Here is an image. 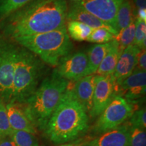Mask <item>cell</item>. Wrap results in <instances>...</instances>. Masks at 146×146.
Segmentation results:
<instances>
[{"instance_id":"6da1fadb","label":"cell","mask_w":146,"mask_h":146,"mask_svg":"<svg viewBox=\"0 0 146 146\" xmlns=\"http://www.w3.org/2000/svg\"><path fill=\"white\" fill-rule=\"evenodd\" d=\"M66 0H33L0 21L3 34L12 39L52 31L65 26Z\"/></svg>"},{"instance_id":"7a4b0ae2","label":"cell","mask_w":146,"mask_h":146,"mask_svg":"<svg viewBox=\"0 0 146 146\" xmlns=\"http://www.w3.org/2000/svg\"><path fill=\"white\" fill-rule=\"evenodd\" d=\"M89 114L68 84L43 133L51 142L60 145L85 136L89 130Z\"/></svg>"},{"instance_id":"3957f363","label":"cell","mask_w":146,"mask_h":146,"mask_svg":"<svg viewBox=\"0 0 146 146\" xmlns=\"http://www.w3.org/2000/svg\"><path fill=\"white\" fill-rule=\"evenodd\" d=\"M68 84V81L60 77L54 70L41 82L32 96L21 104L38 131L43 132Z\"/></svg>"},{"instance_id":"277c9868","label":"cell","mask_w":146,"mask_h":146,"mask_svg":"<svg viewBox=\"0 0 146 146\" xmlns=\"http://www.w3.org/2000/svg\"><path fill=\"white\" fill-rule=\"evenodd\" d=\"M21 46L35 54L45 64L56 67L60 60L71 54L73 44L66 26L43 33L14 39Z\"/></svg>"},{"instance_id":"5b68a950","label":"cell","mask_w":146,"mask_h":146,"mask_svg":"<svg viewBox=\"0 0 146 146\" xmlns=\"http://www.w3.org/2000/svg\"><path fill=\"white\" fill-rule=\"evenodd\" d=\"M45 71V64L33 53L18 47L13 92L10 102L23 104L35 91Z\"/></svg>"},{"instance_id":"8992f818","label":"cell","mask_w":146,"mask_h":146,"mask_svg":"<svg viewBox=\"0 0 146 146\" xmlns=\"http://www.w3.org/2000/svg\"><path fill=\"white\" fill-rule=\"evenodd\" d=\"M135 111L134 104L116 95L91 129L93 135H99L116 129L127 121Z\"/></svg>"},{"instance_id":"52a82bcc","label":"cell","mask_w":146,"mask_h":146,"mask_svg":"<svg viewBox=\"0 0 146 146\" xmlns=\"http://www.w3.org/2000/svg\"><path fill=\"white\" fill-rule=\"evenodd\" d=\"M18 47L10 41L0 40V100L5 104L12 100Z\"/></svg>"},{"instance_id":"ba28073f","label":"cell","mask_w":146,"mask_h":146,"mask_svg":"<svg viewBox=\"0 0 146 146\" xmlns=\"http://www.w3.org/2000/svg\"><path fill=\"white\" fill-rule=\"evenodd\" d=\"M116 86V80L113 74L96 75L92 108L89 116L95 118L102 114L117 95Z\"/></svg>"},{"instance_id":"9c48e42d","label":"cell","mask_w":146,"mask_h":146,"mask_svg":"<svg viewBox=\"0 0 146 146\" xmlns=\"http://www.w3.org/2000/svg\"><path fill=\"white\" fill-rule=\"evenodd\" d=\"M54 71L68 82H76L89 75L87 54L78 52L68 54L60 60Z\"/></svg>"},{"instance_id":"30bf717a","label":"cell","mask_w":146,"mask_h":146,"mask_svg":"<svg viewBox=\"0 0 146 146\" xmlns=\"http://www.w3.org/2000/svg\"><path fill=\"white\" fill-rule=\"evenodd\" d=\"M125 1L126 0H79L74 2L116 31V14L120 5Z\"/></svg>"},{"instance_id":"8fae6325","label":"cell","mask_w":146,"mask_h":146,"mask_svg":"<svg viewBox=\"0 0 146 146\" xmlns=\"http://www.w3.org/2000/svg\"><path fill=\"white\" fill-rule=\"evenodd\" d=\"M116 91L124 94L125 99L134 104L145 96V71L134 70L132 74L116 86Z\"/></svg>"},{"instance_id":"7c38bea8","label":"cell","mask_w":146,"mask_h":146,"mask_svg":"<svg viewBox=\"0 0 146 146\" xmlns=\"http://www.w3.org/2000/svg\"><path fill=\"white\" fill-rule=\"evenodd\" d=\"M130 125H122L91 138L86 146H130Z\"/></svg>"},{"instance_id":"4fadbf2b","label":"cell","mask_w":146,"mask_h":146,"mask_svg":"<svg viewBox=\"0 0 146 146\" xmlns=\"http://www.w3.org/2000/svg\"><path fill=\"white\" fill-rule=\"evenodd\" d=\"M140 49L135 45L127 47L120 54L113 73L116 85H120L125 78L130 76L135 68L137 60Z\"/></svg>"},{"instance_id":"5bb4252c","label":"cell","mask_w":146,"mask_h":146,"mask_svg":"<svg viewBox=\"0 0 146 146\" xmlns=\"http://www.w3.org/2000/svg\"><path fill=\"white\" fill-rule=\"evenodd\" d=\"M10 127L12 130L23 131L36 135L37 129L33 125L23 106L19 104L9 102L5 104Z\"/></svg>"},{"instance_id":"9a60e30c","label":"cell","mask_w":146,"mask_h":146,"mask_svg":"<svg viewBox=\"0 0 146 146\" xmlns=\"http://www.w3.org/2000/svg\"><path fill=\"white\" fill-rule=\"evenodd\" d=\"M66 20H68V21H74L80 22L93 29H106L112 33L113 35H114L115 36L118 35L116 31L110 26H109L107 23H104L98 18H97L96 16L84 10L81 6L76 4L74 1L71 3L70 8L68 9Z\"/></svg>"},{"instance_id":"2e32d148","label":"cell","mask_w":146,"mask_h":146,"mask_svg":"<svg viewBox=\"0 0 146 146\" xmlns=\"http://www.w3.org/2000/svg\"><path fill=\"white\" fill-rule=\"evenodd\" d=\"M96 74H90L75 82L72 90L76 99L89 114L93 105Z\"/></svg>"},{"instance_id":"e0dca14e","label":"cell","mask_w":146,"mask_h":146,"mask_svg":"<svg viewBox=\"0 0 146 146\" xmlns=\"http://www.w3.org/2000/svg\"><path fill=\"white\" fill-rule=\"evenodd\" d=\"M121 53L118 47V42L115 39H113L111 41V46L109 50L96 71V75L106 76L113 74Z\"/></svg>"},{"instance_id":"ac0fdd59","label":"cell","mask_w":146,"mask_h":146,"mask_svg":"<svg viewBox=\"0 0 146 146\" xmlns=\"http://www.w3.org/2000/svg\"><path fill=\"white\" fill-rule=\"evenodd\" d=\"M111 46V41L104 44H97L91 47L87 52L89 62V72L90 74H96L98 67L107 54Z\"/></svg>"},{"instance_id":"d6986e66","label":"cell","mask_w":146,"mask_h":146,"mask_svg":"<svg viewBox=\"0 0 146 146\" xmlns=\"http://www.w3.org/2000/svg\"><path fill=\"white\" fill-rule=\"evenodd\" d=\"M134 19L132 4L129 0H126L120 5L116 16V31L118 33L130 25Z\"/></svg>"},{"instance_id":"ffe728a7","label":"cell","mask_w":146,"mask_h":146,"mask_svg":"<svg viewBox=\"0 0 146 146\" xmlns=\"http://www.w3.org/2000/svg\"><path fill=\"white\" fill-rule=\"evenodd\" d=\"M67 32L70 37L77 41H86L93 29L78 21H68Z\"/></svg>"},{"instance_id":"44dd1931","label":"cell","mask_w":146,"mask_h":146,"mask_svg":"<svg viewBox=\"0 0 146 146\" xmlns=\"http://www.w3.org/2000/svg\"><path fill=\"white\" fill-rule=\"evenodd\" d=\"M135 20L131 21L130 25L123 30L120 31L114 39L118 43V47L121 52L127 47L133 44L135 38Z\"/></svg>"},{"instance_id":"7402d4cb","label":"cell","mask_w":146,"mask_h":146,"mask_svg":"<svg viewBox=\"0 0 146 146\" xmlns=\"http://www.w3.org/2000/svg\"><path fill=\"white\" fill-rule=\"evenodd\" d=\"M33 0H0V21Z\"/></svg>"},{"instance_id":"603a6c76","label":"cell","mask_w":146,"mask_h":146,"mask_svg":"<svg viewBox=\"0 0 146 146\" xmlns=\"http://www.w3.org/2000/svg\"><path fill=\"white\" fill-rule=\"evenodd\" d=\"M10 136L15 146H39L38 139L32 133L12 130Z\"/></svg>"},{"instance_id":"cb8c5ba5","label":"cell","mask_w":146,"mask_h":146,"mask_svg":"<svg viewBox=\"0 0 146 146\" xmlns=\"http://www.w3.org/2000/svg\"><path fill=\"white\" fill-rule=\"evenodd\" d=\"M115 35L106 29H93L90 35L86 41L98 44H104L112 41L114 39Z\"/></svg>"},{"instance_id":"d4e9b609","label":"cell","mask_w":146,"mask_h":146,"mask_svg":"<svg viewBox=\"0 0 146 146\" xmlns=\"http://www.w3.org/2000/svg\"><path fill=\"white\" fill-rule=\"evenodd\" d=\"M146 22L135 19V31L133 44L140 50H145Z\"/></svg>"},{"instance_id":"484cf974","label":"cell","mask_w":146,"mask_h":146,"mask_svg":"<svg viewBox=\"0 0 146 146\" xmlns=\"http://www.w3.org/2000/svg\"><path fill=\"white\" fill-rule=\"evenodd\" d=\"M12 129L10 127L5 104L0 100V139L10 135Z\"/></svg>"},{"instance_id":"4316f807","label":"cell","mask_w":146,"mask_h":146,"mask_svg":"<svg viewBox=\"0 0 146 146\" xmlns=\"http://www.w3.org/2000/svg\"><path fill=\"white\" fill-rule=\"evenodd\" d=\"M130 146H146L145 130L130 126Z\"/></svg>"},{"instance_id":"83f0119b","label":"cell","mask_w":146,"mask_h":146,"mask_svg":"<svg viewBox=\"0 0 146 146\" xmlns=\"http://www.w3.org/2000/svg\"><path fill=\"white\" fill-rule=\"evenodd\" d=\"M129 125L145 130L146 128V111L145 108L134 111L129 118Z\"/></svg>"},{"instance_id":"f1b7e54d","label":"cell","mask_w":146,"mask_h":146,"mask_svg":"<svg viewBox=\"0 0 146 146\" xmlns=\"http://www.w3.org/2000/svg\"><path fill=\"white\" fill-rule=\"evenodd\" d=\"M135 70H146V52L145 50H141L139 53L137 60V64Z\"/></svg>"},{"instance_id":"f546056e","label":"cell","mask_w":146,"mask_h":146,"mask_svg":"<svg viewBox=\"0 0 146 146\" xmlns=\"http://www.w3.org/2000/svg\"><path fill=\"white\" fill-rule=\"evenodd\" d=\"M91 139V137L84 136L74 141L60 144L59 146H86Z\"/></svg>"},{"instance_id":"4dcf8cb0","label":"cell","mask_w":146,"mask_h":146,"mask_svg":"<svg viewBox=\"0 0 146 146\" xmlns=\"http://www.w3.org/2000/svg\"><path fill=\"white\" fill-rule=\"evenodd\" d=\"M0 146H15L13 140L10 135L0 139Z\"/></svg>"},{"instance_id":"1f68e13d","label":"cell","mask_w":146,"mask_h":146,"mask_svg":"<svg viewBox=\"0 0 146 146\" xmlns=\"http://www.w3.org/2000/svg\"><path fill=\"white\" fill-rule=\"evenodd\" d=\"M136 19L146 22V9H139L136 11Z\"/></svg>"},{"instance_id":"d6a6232c","label":"cell","mask_w":146,"mask_h":146,"mask_svg":"<svg viewBox=\"0 0 146 146\" xmlns=\"http://www.w3.org/2000/svg\"><path fill=\"white\" fill-rule=\"evenodd\" d=\"M137 10L146 8V0H133Z\"/></svg>"},{"instance_id":"836d02e7","label":"cell","mask_w":146,"mask_h":146,"mask_svg":"<svg viewBox=\"0 0 146 146\" xmlns=\"http://www.w3.org/2000/svg\"><path fill=\"white\" fill-rule=\"evenodd\" d=\"M72 1H79V0H72Z\"/></svg>"},{"instance_id":"e575fe53","label":"cell","mask_w":146,"mask_h":146,"mask_svg":"<svg viewBox=\"0 0 146 146\" xmlns=\"http://www.w3.org/2000/svg\"><path fill=\"white\" fill-rule=\"evenodd\" d=\"M1 33H0V40H1Z\"/></svg>"}]
</instances>
